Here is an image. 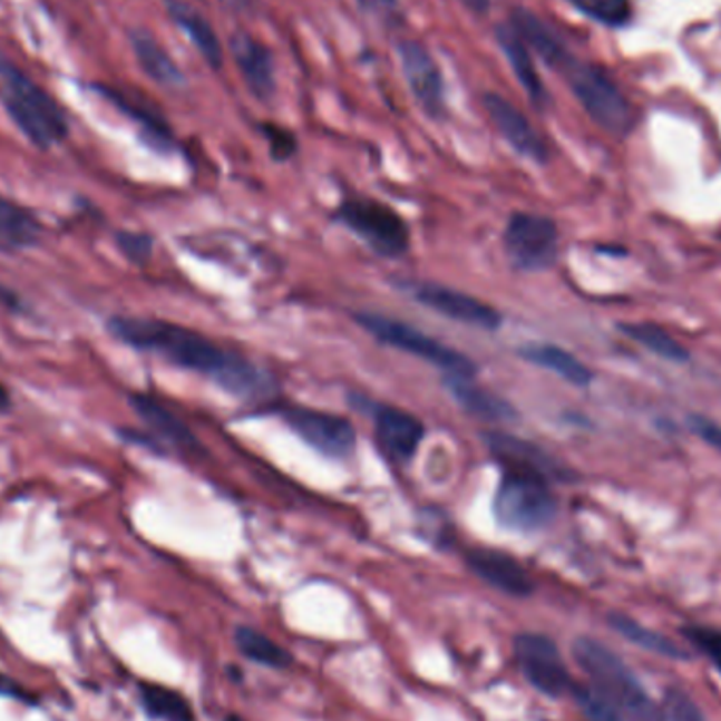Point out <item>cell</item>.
Segmentation results:
<instances>
[{
	"instance_id": "42",
	"label": "cell",
	"mask_w": 721,
	"mask_h": 721,
	"mask_svg": "<svg viewBox=\"0 0 721 721\" xmlns=\"http://www.w3.org/2000/svg\"><path fill=\"white\" fill-rule=\"evenodd\" d=\"M224 2H228V4H233V7H245L250 0H224Z\"/></svg>"
},
{
	"instance_id": "14",
	"label": "cell",
	"mask_w": 721,
	"mask_h": 721,
	"mask_svg": "<svg viewBox=\"0 0 721 721\" xmlns=\"http://www.w3.org/2000/svg\"><path fill=\"white\" fill-rule=\"evenodd\" d=\"M488 449L494 456V460L503 468H513V470H526V472H536L545 479H562L566 477V470L562 465L543 448L529 444L522 437L508 435L503 430H489L484 435Z\"/></svg>"
},
{
	"instance_id": "4",
	"label": "cell",
	"mask_w": 721,
	"mask_h": 721,
	"mask_svg": "<svg viewBox=\"0 0 721 721\" xmlns=\"http://www.w3.org/2000/svg\"><path fill=\"white\" fill-rule=\"evenodd\" d=\"M496 522L513 532H538L557 517V498L548 488V479L503 468L500 484L494 494Z\"/></svg>"
},
{
	"instance_id": "1",
	"label": "cell",
	"mask_w": 721,
	"mask_h": 721,
	"mask_svg": "<svg viewBox=\"0 0 721 721\" xmlns=\"http://www.w3.org/2000/svg\"><path fill=\"white\" fill-rule=\"evenodd\" d=\"M108 332L131 349L155 352L182 370L207 376L238 399H260L271 390L264 371L195 330L163 319L118 314L108 321Z\"/></svg>"
},
{
	"instance_id": "5",
	"label": "cell",
	"mask_w": 721,
	"mask_h": 721,
	"mask_svg": "<svg viewBox=\"0 0 721 721\" xmlns=\"http://www.w3.org/2000/svg\"><path fill=\"white\" fill-rule=\"evenodd\" d=\"M562 75L567 85L585 108L586 115L612 136H626L635 125V113L621 87L600 66L585 64L574 58Z\"/></svg>"
},
{
	"instance_id": "33",
	"label": "cell",
	"mask_w": 721,
	"mask_h": 721,
	"mask_svg": "<svg viewBox=\"0 0 721 721\" xmlns=\"http://www.w3.org/2000/svg\"><path fill=\"white\" fill-rule=\"evenodd\" d=\"M663 715L664 721H707L701 707L678 688L664 692Z\"/></svg>"
},
{
	"instance_id": "17",
	"label": "cell",
	"mask_w": 721,
	"mask_h": 721,
	"mask_svg": "<svg viewBox=\"0 0 721 721\" xmlns=\"http://www.w3.org/2000/svg\"><path fill=\"white\" fill-rule=\"evenodd\" d=\"M444 387L448 389L449 397L458 403V408L479 422L508 425L519 418L513 403L477 384L472 376H446Z\"/></svg>"
},
{
	"instance_id": "18",
	"label": "cell",
	"mask_w": 721,
	"mask_h": 721,
	"mask_svg": "<svg viewBox=\"0 0 721 721\" xmlns=\"http://www.w3.org/2000/svg\"><path fill=\"white\" fill-rule=\"evenodd\" d=\"M231 56L255 98L262 101L273 99L276 94V77L271 51L252 35L234 32L231 37Z\"/></svg>"
},
{
	"instance_id": "2",
	"label": "cell",
	"mask_w": 721,
	"mask_h": 721,
	"mask_svg": "<svg viewBox=\"0 0 721 721\" xmlns=\"http://www.w3.org/2000/svg\"><path fill=\"white\" fill-rule=\"evenodd\" d=\"M572 652L593 688L626 720L664 721L663 707L645 692L631 666L612 647L591 637H581L574 642Z\"/></svg>"
},
{
	"instance_id": "23",
	"label": "cell",
	"mask_w": 721,
	"mask_h": 721,
	"mask_svg": "<svg viewBox=\"0 0 721 721\" xmlns=\"http://www.w3.org/2000/svg\"><path fill=\"white\" fill-rule=\"evenodd\" d=\"M519 357L532 366H538L551 373H557L572 387L585 389L593 382V371L588 370L576 354H572L557 344H546V342L526 344L519 349Z\"/></svg>"
},
{
	"instance_id": "15",
	"label": "cell",
	"mask_w": 721,
	"mask_h": 721,
	"mask_svg": "<svg viewBox=\"0 0 721 721\" xmlns=\"http://www.w3.org/2000/svg\"><path fill=\"white\" fill-rule=\"evenodd\" d=\"M465 559L475 576H479L484 583L507 593L510 597H527L534 591V583L526 567L508 553L486 548V546H475V548H468Z\"/></svg>"
},
{
	"instance_id": "41",
	"label": "cell",
	"mask_w": 721,
	"mask_h": 721,
	"mask_svg": "<svg viewBox=\"0 0 721 721\" xmlns=\"http://www.w3.org/2000/svg\"><path fill=\"white\" fill-rule=\"evenodd\" d=\"M11 408V394L7 387L0 382V411H7Z\"/></svg>"
},
{
	"instance_id": "8",
	"label": "cell",
	"mask_w": 721,
	"mask_h": 721,
	"mask_svg": "<svg viewBox=\"0 0 721 721\" xmlns=\"http://www.w3.org/2000/svg\"><path fill=\"white\" fill-rule=\"evenodd\" d=\"M505 252L508 262L522 273H540L557 262L559 228L546 215L517 212L505 228Z\"/></svg>"
},
{
	"instance_id": "28",
	"label": "cell",
	"mask_w": 721,
	"mask_h": 721,
	"mask_svg": "<svg viewBox=\"0 0 721 721\" xmlns=\"http://www.w3.org/2000/svg\"><path fill=\"white\" fill-rule=\"evenodd\" d=\"M621 332L629 335L633 342L642 344L647 351L659 354L664 361L685 363L690 359V352L685 351L682 344L671 333L663 330L661 325H654V323H624V325H621Z\"/></svg>"
},
{
	"instance_id": "30",
	"label": "cell",
	"mask_w": 721,
	"mask_h": 721,
	"mask_svg": "<svg viewBox=\"0 0 721 721\" xmlns=\"http://www.w3.org/2000/svg\"><path fill=\"white\" fill-rule=\"evenodd\" d=\"M142 702L146 711L160 721H195L191 702L186 701L176 690L144 683L142 685Z\"/></svg>"
},
{
	"instance_id": "32",
	"label": "cell",
	"mask_w": 721,
	"mask_h": 721,
	"mask_svg": "<svg viewBox=\"0 0 721 721\" xmlns=\"http://www.w3.org/2000/svg\"><path fill=\"white\" fill-rule=\"evenodd\" d=\"M583 13L607 26H623L631 20L629 0H572Z\"/></svg>"
},
{
	"instance_id": "3",
	"label": "cell",
	"mask_w": 721,
	"mask_h": 721,
	"mask_svg": "<svg viewBox=\"0 0 721 721\" xmlns=\"http://www.w3.org/2000/svg\"><path fill=\"white\" fill-rule=\"evenodd\" d=\"M2 78V101L23 136L35 146L49 150L64 142L70 131L66 110L58 99L47 94L39 82L26 77L18 66L0 58Z\"/></svg>"
},
{
	"instance_id": "34",
	"label": "cell",
	"mask_w": 721,
	"mask_h": 721,
	"mask_svg": "<svg viewBox=\"0 0 721 721\" xmlns=\"http://www.w3.org/2000/svg\"><path fill=\"white\" fill-rule=\"evenodd\" d=\"M685 640L696 645L702 654L713 663L721 675V631L709 626H685L682 629Z\"/></svg>"
},
{
	"instance_id": "38",
	"label": "cell",
	"mask_w": 721,
	"mask_h": 721,
	"mask_svg": "<svg viewBox=\"0 0 721 721\" xmlns=\"http://www.w3.org/2000/svg\"><path fill=\"white\" fill-rule=\"evenodd\" d=\"M359 7L370 13L371 18L380 21L399 20V0H359Z\"/></svg>"
},
{
	"instance_id": "19",
	"label": "cell",
	"mask_w": 721,
	"mask_h": 721,
	"mask_svg": "<svg viewBox=\"0 0 721 721\" xmlns=\"http://www.w3.org/2000/svg\"><path fill=\"white\" fill-rule=\"evenodd\" d=\"M129 401H131L137 416L144 420V425L156 432L160 439H165L167 444L184 449V451H191V454L205 451L203 444L196 439L191 427L186 422H182L174 411L167 410L160 401H156L155 397H150L146 392H136V394H131Z\"/></svg>"
},
{
	"instance_id": "21",
	"label": "cell",
	"mask_w": 721,
	"mask_h": 721,
	"mask_svg": "<svg viewBox=\"0 0 721 721\" xmlns=\"http://www.w3.org/2000/svg\"><path fill=\"white\" fill-rule=\"evenodd\" d=\"M510 26L519 32L522 39L526 40L529 51H536L538 58L545 59L551 68L562 72L567 64L574 59V56L567 51L566 45L559 40V37L538 16H534L532 11L517 7L513 11Z\"/></svg>"
},
{
	"instance_id": "6",
	"label": "cell",
	"mask_w": 721,
	"mask_h": 721,
	"mask_svg": "<svg viewBox=\"0 0 721 721\" xmlns=\"http://www.w3.org/2000/svg\"><path fill=\"white\" fill-rule=\"evenodd\" d=\"M354 319L359 328L370 333L371 338L378 340L380 344L418 357L430 366L446 371V376H472V378L477 376L475 361L465 352L449 349L437 338L420 332L418 328H413L406 321L378 314V312H359Z\"/></svg>"
},
{
	"instance_id": "37",
	"label": "cell",
	"mask_w": 721,
	"mask_h": 721,
	"mask_svg": "<svg viewBox=\"0 0 721 721\" xmlns=\"http://www.w3.org/2000/svg\"><path fill=\"white\" fill-rule=\"evenodd\" d=\"M688 427H690V430H692L694 435H699L702 441H707V444H709V446H713V448L721 449L720 425H715L713 420H709V418H707V416H702V413H690V416H688Z\"/></svg>"
},
{
	"instance_id": "12",
	"label": "cell",
	"mask_w": 721,
	"mask_h": 721,
	"mask_svg": "<svg viewBox=\"0 0 721 721\" xmlns=\"http://www.w3.org/2000/svg\"><path fill=\"white\" fill-rule=\"evenodd\" d=\"M373 430L380 451L394 465H410L427 437L425 422L394 406H373Z\"/></svg>"
},
{
	"instance_id": "26",
	"label": "cell",
	"mask_w": 721,
	"mask_h": 721,
	"mask_svg": "<svg viewBox=\"0 0 721 721\" xmlns=\"http://www.w3.org/2000/svg\"><path fill=\"white\" fill-rule=\"evenodd\" d=\"M607 624L618 635H623L629 644L637 645L645 652L659 654V656L671 659V661H690L692 659L690 652L683 645L675 644L671 637H666L659 631H652V629H647L644 624L637 623V621H633V618H629L624 614H610Z\"/></svg>"
},
{
	"instance_id": "24",
	"label": "cell",
	"mask_w": 721,
	"mask_h": 721,
	"mask_svg": "<svg viewBox=\"0 0 721 721\" xmlns=\"http://www.w3.org/2000/svg\"><path fill=\"white\" fill-rule=\"evenodd\" d=\"M131 47L136 53L137 64L142 70L167 89H179L186 87V77L179 70L174 58L163 49V45L148 35L146 30H134L131 32Z\"/></svg>"
},
{
	"instance_id": "20",
	"label": "cell",
	"mask_w": 721,
	"mask_h": 721,
	"mask_svg": "<svg viewBox=\"0 0 721 721\" xmlns=\"http://www.w3.org/2000/svg\"><path fill=\"white\" fill-rule=\"evenodd\" d=\"M496 40L510 64V70L515 72V77L526 89L529 99L543 108L548 101V94H546L545 85L534 66V58H532V51H529L526 40L519 37V32L510 23H500L496 28Z\"/></svg>"
},
{
	"instance_id": "40",
	"label": "cell",
	"mask_w": 721,
	"mask_h": 721,
	"mask_svg": "<svg viewBox=\"0 0 721 721\" xmlns=\"http://www.w3.org/2000/svg\"><path fill=\"white\" fill-rule=\"evenodd\" d=\"M468 11L477 13V16H486L491 9V0H460Z\"/></svg>"
},
{
	"instance_id": "10",
	"label": "cell",
	"mask_w": 721,
	"mask_h": 721,
	"mask_svg": "<svg viewBox=\"0 0 721 721\" xmlns=\"http://www.w3.org/2000/svg\"><path fill=\"white\" fill-rule=\"evenodd\" d=\"M515 659L527 682L540 694L559 699L572 690V678L557 644L540 633H522L515 637Z\"/></svg>"
},
{
	"instance_id": "11",
	"label": "cell",
	"mask_w": 721,
	"mask_h": 721,
	"mask_svg": "<svg viewBox=\"0 0 721 721\" xmlns=\"http://www.w3.org/2000/svg\"><path fill=\"white\" fill-rule=\"evenodd\" d=\"M410 293L416 302L427 306L430 311L448 316L456 323H465L468 328L484 330V332H498L503 325V314L489 306L488 302L475 298L467 292L454 290L441 283H413Z\"/></svg>"
},
{
	"instance_id": "22",
	"label": "cell",
	"mask_w": 721,
	"mask_h": 721,
	"mask_svg": "<svg viewBox=\"0 0 721 721\" xmlns=\"http://www.w3.org/2000/svg\"><path fill=\"white\" fill-rule=\"evenodd\" d=\"M165 7L169 11L172 20L176 21L177 26L186 32V37L193 40V45L198 49L203 59L214 70H220L224 64V49L215 35L214 26L205 20V16L201 11H196L193 4H188L184 0H165Z\"/></svg>"
},
{
	"instance_id": "43",
	"label": "cell",
	"mask_w": 721,
	"mask_h": 721,
	"mask_svg": "<svg viewBox=\"0 0 721 721\" xmlns=\"http://www.w3.org/2000/svg\"><path fill=\"white\" fill-rule=\"evenodd\" d=\"M224 721H245V720H241V718H236V715H228V718H226V720Z\"/></svg>"
},
{
	"instance_id": "7",
	"label": "cell",
	"mask_w": 721,
	"mask_h": 721,
	"mask_svg": "<svg viewBox=\"0 0 721 721\" xmlns=\"http://www.w3.org/2000/svg\"><path fill=\"white\" fill-rule=\"evenodd\" d=\"M335 217L380 257L394 260L410 252L411 234L408 222L380 201L363 196L347 198L338 205Z\"/></svg>"
},
{
	"instance_id": "9",
	"label": "cell",
	"mask_w": 721,
	"mask_h": 721,
	"mask_svg": "<svg viewBox=\"0 0 721 721\" xmlns=\"http://www.w3.org/2000/svg\"><path fill=\"white\" fill-rule=\"evenodd\" d=\"M312 449L330 458H349L357 448V432L344 416L298 403L276 406L274 411Z\"/></svg>"
},
{
	"instance_id": "16",
	"label": "cell",
	"mask_w": 721,
	"mask_h": 721,
	"mask_svg": "<svg viewBox=\"0 0 721 721\" xmlns=\"http://www.w3.org/2000/svg\"><path fill=\"white\" fill-rule=\"evenodd\" d=\"M484 106L488 110L491 123L496 125L500 136L507 139L508 146L515 153L532 158L536 163H545L548 158L546 144L519 108H515L508 99L498 94H486Z\"/></svg>"
},
{
	"instance_id": "29",
	"label": "cell",
	"mask_w": 721,
	"mask_h": 721,
	"mask_svg": "<svg viewBox=\"0 0 721 721\" xmlns=\"http://www.w3.org/2000/svg\"><path fill=\"white\" fill-rule=\"evenodd\" d=\"M234 644L241 650L243 656L250 661L271 669H288L292 664V654L274 644L264 633L255 631L252 626H238L234 633Z\"/></svg>"
},
{
	"instance_id": "27",
	"label": "cell",
	"mask_w": 721,
	"mask_h": 721,
	"mask_svg": "<svg viewBox=\"0 0 721 721\" xmlns=\"http://www.w3.org/2000/svg\"><path fill=\"white\" fill-rule=\"evenodd\" d=\"M96 91L101 94L108 101H113L120 113H125L127 117L134 118L136 123L142 125L144 134L150 139V144L156 148H169L172 146V129L169 125L156 115L153 108H148L146 104H142L139 99L131 98L123 91H118L115 87H106V85H96Z\"/></svg>"
},
{
	"instance_id": "31",
	"label": "cell",
	"mask_w": 721,
	"mask_h": 721,
	"mask_svg": "<svg viewBox=\"0 0 721 721\" xmlns=\"http://www.w3.org/2000/svg\"><path fill=\"white\" fill-rule=\"evenodd\" d=\"M572 694L585 721H623L621 711L612 702L605 701L593 685L572 683Z\"/></svg>"
},
{
	"instance_id": "36",
	"label": "cell",
	"mask_w": 721,
	"mask_h": 721,
	"mask_svg": "<svg viewBox=\"0 0 721 721\" xmlns=\"http://www.w3.org/2000/svg\"><path fill=\"white\" fill-rule=\"evenodd\" d=\"M262 131H264V136L269 139L271 155H273L274 160H288V158H292L295 155L298 142H295V136H293L290 129H283L279 125L264 123L262 125Z\"/></svg>"
},
{
	"instance_id": "35",
	"label": "cell",
	"mask_w": 721,
	"mask_h": 721,
	"mask_svg": "<svg viewBox=\"0 0 721 721\" xmlns=\"http://www.w3.org/2000/svg\"><path fill=\"white\" fill-rule=\"evenodd\" d=\"M118 250L134 264H146L155 252V238L146 233L120 231L117 233Z\"/></svg>"
},
{
	"instance_id": "25",
	"label": "cell",
	"mask_w": 721,
	"mask_h": 721,
	"mask_svg": "<svg viewBox=\"0 0 721 721\" xmlns=\"http://www.w3.org/2000/svg\"><path fill=\"white\" fill-rule=\"evenodd\" d=\"M42 224L20 203L0 195V250L20 252L39 243Z\"/></svg>"
},
{
	"instance_id": "13",
	"label": "cell",
	"mask_w": 721,
	"mask_h": 721,
	"mask_svg": "<svg viewBox=\"0 0 721 721\" xmlns=\"http://www.w3.org/2000/svg\"><path fill=\"white\" fill-rule=\"evenodd\" d=\"M399 59H401L403 77L408 80V87L416 101L420 104V108L430 118L444 117L446 113L444 77L429 49L418 40H401Z\"/></svg>"
},
{
	"instance_id": "39",
	"label": "cell",
	"mask_w": 721,
	"mask_h": 721,
	"mask_svg": "<svg viewBox=\"0 0 721 721\" xmlns=\"http://www.w3.org/2000/svg\"><path fill=\"white\" fill-rule=\"evenodd\" d=\"M0 694H4V696H16V699H23L20 685L11 682V680H7L4 675H0Z\"/></svg>"
}]
</instances>
